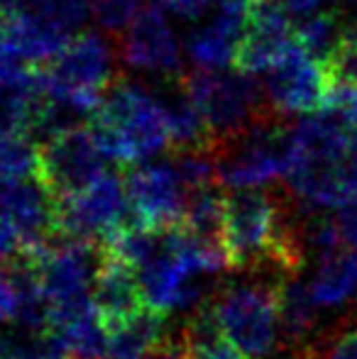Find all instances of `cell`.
<instances>
[{
	"mask_svg": "<svg viewBox=\"0 0 357 359\" xmlns=\"http://www.w3.org/2000/svg\"><path fill=\"white\" fill-rule=\"evenodd\" d=\"M333 81L323 62L314 59L299 42L264 72L262 93L267 108L279 118L318 113L328 103Z\"/></svg>",
	"mask_w": 357,
	"mask_h": 359,
	"instance_id": "cell-9",
	"label": "cell"
},
{
	"mask_svg": "<svg viewBox=\"0 0 357 359\" xmlns=\"http://www.w3.org/2000/svg\"><path fill=\"white\" fill-rule=\"evenodd\" d=\"M120 59L128 69L157 79H181L184 76V52L181 42L167 18V10L149 5L120 34Z\"/></svg>",
	"mask_w": 357,
	"mask_h": 359,
	"instance_id": "cell-11",
	"label": "cell"
},
{
	"mask_svg": "<svg viewBox=\"0 0 357 359\" xmlns=\"http://www.w3.org/2000/svg\"><path fill=\"white\" fill-rule=\"evenodd\" d=\"M125 186L137 222L149 227H172L184 222L191 191L174 159L142 161L130 166Z\"/></svg>",
	"mask_w": 357,
	"mask_h": 359,
	"instance_id": "cell-10",
	"label": "cell"
},
{
	"mask_svg": "<svg viewBox=\"0 0 357 359\" xmlns=\"http://www.w3.org/2000/svg\"><path fill=\"white\" fill-rule=\"evenodd\" d=\"M90 15L110 34H123L142 10V0H88Z\"/></svg>",
	"mask_w": 357,
	"mask_h": 359,
	"instance_id": "cell-19",
	"label": "cell"
},
{
	"mask_svg": "<svg viewBox=\"0 0 357 359\" xmlns=\"http://www.w3.org/2000/svg\"><path fill=\"white\" fill-rule=\"evenodd\" d=\"M49 311V327L64 325L95 311L93 284L103 262V245L52 235L27 250Z\"/></svg>",
	"mask_w": 357,
	"mask_h": 359,
	"instance_id": "cell-3",
	"label": "cell"
},
{
	"mask_svg": "<svg viewBox=\"0 0 357 359\" xmlns=\"http://www.w3.org/2000/svg\"><path fill=\"white\" fill-rule=\"evenodd\" d=\"M250 0H220L215 13L189 37V57L198 69H228L238 62L248 29Z\"/></svg>",
	"mask_w": 357,
	"mask_h": 359,
	"instance_id": "cell-13",
	"label": "cell"
},
{
	"mask_svg": "<svg viewBox=\"0 0 357 359\" xmlns=\"http://www.w3.org/2000/svg\"><path fill=\"white\" fill-rule=\"evenodd\" d=\"M164 10L174 13L181 20H196L201 15L208 13V8L213 3H220V0H159Z\"/></svg>",
	"mask_w": 357,
	"mask_h": 359,
	"instance_id": "cell-23",
	"label": "cell"
},
{
	"mask_svg": "<svg viewBox=\"0 0 357 359\" xmlns=\"http://www.w3.org/2000/svg\"><path fill=\"white\" fill-rule=\"evenodd\" d=\"M318 303L314 298L309 281L301 274L284 276L279 281V327L281 340H286L291 352L304 350L314 342V330L318 325Z\"/></svg>",
	"mask_w": 357,
	"mask_h": 359,
	"instance_id": "cell-15",
	"label": "cell"
},
{
	"mask_svg": "<svg viewBox=\"0 0 357 359\" xmlns=\"http://www.w3.org/2000/svg\"><path fill=\"white\" fill-rule=\"evenodd\" d=\"M355 296H357V293H355Z\"/></svg>",
	"mask_w": 357,
	"mask_h": 359,
	"instance_id": "cell-26",
	"label": "cell"
},
{
	"mask_svg": "<svg viewBox=\"0 0 357 359\" xmlns=\"http://www.w3.org/2000/svg\"><path fill=\"white\" fill-rule=\"evenodd\" d=\"M294 44L296 27L291 25L284 0H250L248 29L235 67L252 76L264 74Z\"/></svg>",
	"mask_w": 357,
	"mask_h": 359,
	"instance_id": "cell-12",
	"label": "cell"
},
{
	"mask_svg": "<svg viewBox=\"0 0 357 359\" xmlns=\"http://www.w3.org/2000/svg\"><path fill=\"white\" fill-rule=\"evenodd\" d=\"M105 159L93 130L74 123L39 144V179L59 203L90 189L105 174Z\"/></svg>",
	"mask_w": 357,
	"mask_h": 359,
	"instance_id": "cell-7",
	"label": "cell"
},
{
	"mask_svg": "<svg viewBox=\"0 0 357 359\" xmlns=\"http://www.w3.org/2000/svg\"><path fill=\"white\" fill-rule=\"evenodd\" d=\"M284 120L267 113L248 133L215 151L218 184L223 189H262L286 179L291 161V130Z\"/></svg>",
	"mask_w": 357,
	"mask_h": 359,
	"instance_id": "cell-6",
	"label": "cell"
},
{
	"mask_svg": "<svg viewBox=\"0 0 357 359\" xmlns=\"http://www.w3.org/2000/svg\"><path fill=\"white\" fill-rule=\"evenodd\" d=\"M93 306L98 311L100 320L108 327V332L147 308L137 269L128 262L118 259L115 255H110V252H105V247L103 262H100L93 284Z\"/></svg>",
	"mask_w": 357,
	"mask_h": 359,
	"instance_id": "cell-14",
	"label": "cell"
},
{
	"mask_svg": "<svg viewBox=\"0 0 357 359\" xmlns=\"http://www.w3.org/2000/svg\"><path fill=\"white\" fill-rule=\"evenodd\" d=\"M343 27L345 25L340 22L338 13L318 10V13L304 15V20L296 25V42L314 59L325 64L330 59V54L335 52V47H338Z\"/></svg>",
	"mask_w": 357,
	"mask_h": 359,
	"instance_id": "cell-17",
	"label": "cell"
},
{
	"mask_svg": "<svg viewBox=\"0 0 357 359\" xmlns=\"http://www.w3.org/2000/svg\"><path fill=\"white\" fill-rule=\"evenodd\" d=\"M355 3H357V0H355Z\"/></svg>",
	"mask_w": 357,
	"mask_h": 359,
	"instance_id": "cell-27",
	"label": "cell"
},
{
	"mask_svg": "<svg viewBox=\"0 0 357 359\" xmlns=\"http://www.w3.org/2000/svg\"><path fill=\"white\" fill-rule=\"evenodd\" d=\"M323 3H325V0H284V5L289 8V13H296V15L318 13Z\"/></svg>",
	"mask_w": 357,
	"mask_h": 359,
	"instance_id": "cell-25",
	"label": "cell"
},
{
	"mask_svg": "<svg viewBox=\"0 0 357 359\" xmlns=\"http://www.w3.org/2000/svg\"><path fill=\"white\" fill-rule=\"evenodd\" d=\"M335 225L340 230L345 247L357 252V196L345 201L340 208H335Z\"/></svg>",
	"mask_w": 357,
	"mask_h": 359,
	"instance_id": "cell-22",
	"label": "cell"
},
{
	"mask_svg": "<svg viewBox=\"0 0 357 359\" xmlns=\"http://www.w3.org/2000/svg\"><path fill=\"white\" fill-rule=\"evenodd\" d=\"M284 279V276H281ZM240 281L228 284L210 303L223 337L245 357L264 359L281 340L279 281Z\"/></svg>",
	"mask_w": 357,
	"mask_h": 359,
	"instance_id": "cell-5",
	"label": "cell"
},
{
	"mask_svg": "<svg viewBox=\"0 0 357 359\" xmlns=\"http://www.w3.org/2000/svg\"><path fill=\"white\" fill-rule=\"evenodd\" d=\"M186 357L189 359H250V357H245L238 347L230 345L225 337H215V340L203 342V345L186 347Z\"/></svg>",
	"mask_w": 357,
	"mask_h": 359,
	"instance_id": "cell-21",
	"label": "cell"
},
{
	"mask_svg": "<svg viewBox=\"0 0 357 359\" xmlns=\"http://www.w3.org/2000/svg\"><path fill=\"white\" fill-rule=\"evenodd\" d=\"M135 220L125 176L105 171L83 194L57 203V232L74 240L105 245L110 237Z\"/></svg>",
	"mask_w": 357,
	"mask_h": 359,
	"instance_id": "cell-8",
	"label": "cell"
},
{
	"mask_svg": "<svg viewBox=\"0 0 357 359\" xmlns=\"http://www.w3.org/2000/svg\"><path fill=\"white\" fill-rule=\"evenodd\" d=\"M149 359H189V357H186V347H184V342H181V337L179 340L177 337H167V340L152 352Z\"/></svg>",
	"mask_w": 357,
	"mask_h": 359,
	"instance_id": "cell-24",
	"label": "cell"
},
{
	"mask_svg": "<svg viewBox=\"0 0 357 359\" xmlns=\"http://www.w3.org/2000/svg\"><path fill=\"white\" fill-rule=\"evenodd\" d=\"M330 81L340 86H357V22L343 27L340 42L325 62Z\"/></svg>",
	"mask_w": 357,
	"mask_h": 359,
	"instance_id": "cell-18",
	"label": "cell"
},
{
	"mask_svg": "<svg viewBox=\"0 0 357 359\" xmlns=\"http://www.w3.org/2000/svg\"><path fill=\"white\" fill-rule=\"evenodd\" d=\"M181 88L186 90L208 130L213 154L248 133L260 118L271 110L264 93L255 83L252 74L238 67L228 69H198L181 76Z\"/></svg>",
	"mask_w": 357,
	"mask_h": 359,
	"instance_id": "cell-4",
	"label": "cell"
},
{
	"mask_svg": "<svg viewBox=\"0 0 357 359\" xmlns=\"http://www.w3.org/2000/svg\"><path fill=\"white\" fill-rule=\"evenodd\" d=\"M93 130L105 156L135 166L172 144L164 95L135 81L118 79L93 113Z\"/></svg>",
	"mask_w": 357,
	"mask_h": 359,
	"instance_id": "cell-1",
	"label": "cell"
},
{
	"mask_svg": "<svg viewBox=\"0 0 357 359\" xmlns=\"http://www.w3.org/2000/svg\"><path fill=\"white\" fill-rule=\"evenodd\" d=\"M309 284L321 308L343 306L357 293V252L343 247L333 255L321 257Z\"/></svg>",
	"mask_w": 357,
	"mask_h": 359,
	"instance_id": "cell-16",
	"label": "cell"
},
{
	"mask_svg": "<svg viewBox=\"0 0 357 359\" xmlns=\"http://www.w3.org/2000/svg\"><path fill=\"white\" fill-rule=\"evenodd\" d=\"M44 95L57 110L59 128L67 115L95 113L103 95L118 81V54L98 32H79L52 62L39 69Z\"/></svg>",
	"mask_w": 357,
	"mask_h": 359,
	"instance_id": "cell-2",
	"label": "cell"
},
{
	"mask_svg": "<svg viewBox=\"0 0 357 359\" xmlns=\"http://www.w3.org/2000/svg\"><path fill=\"white\" fill-rule=\"evenodd\" d=\"M316 359H357V323L338 327L330 335L311 342Z\"/></svg>",
	"mask_w": 357,
	"mask_h": 359,
	"instance_id": "cell-20",
	"label": "cell"
}]
</instances>
